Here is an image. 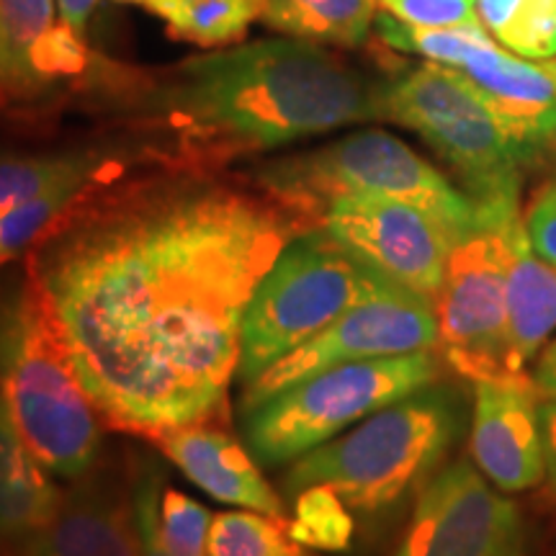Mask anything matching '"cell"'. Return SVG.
I'll return each mask as SVG.
<instances>
[{
  "instance_id": "6da1fadb",
  "label": "cell",
  "mask_w": 556,
  "mask_h": 556,
  "mask_svg": "<svg viewBox=\"0 0 556 556\" xmlns=\"http://www.w3.org/2000/svg\"><path fill=\"white\" fill-rule=\"evenodd\" d=\"M304 227L225 186H170L103 208L29 266L109 426L157 438L227 405L242 317Z\"/></svg>"
},
{
  "instance_id": "7a4b0ae2",
  "label": "cell",
  "mask_w": 556,
  "mask_h": 556,
  "mask_svg": "<svg viewBox=\"0 0 556 556\" xmlns=\"http://www.w3.org/2000/svg\"><path fill=\"white\" fill-rule=\"evenodd\" d=\"M381 90L315 41L266 39L186 60L148 106L186 150L227 157L384 119Z\"/></svg>"
},
{
  "instance_id": "3957f363",
  "label": "cell",
  "mask_w": 556,
  "mask_h": 556,
  "mask_svg": "<svg viewBox=\"0 0 556 556\" xmlns=\"http://www.w3.org/2000/svg\"><path fill=\"white\" fill-rule=\"evenodd\" d=\"M0 394L50 475L75 479L93 467L101 413L75 374L31 266L0 294Z\"/></svg>"
},
{
  "instance_id": "277c9868",
  "label": "cell",
  "mask_w": 556,
  "mask_h": 556,
  "mask_svg": "<svg viewBox=\"0 0 556 556\" xmlns=\"http://www.w3.org/2000/svg\"><path fill=\"white\" fill-rule=\"evenodd\" d=\"M462 433V405L446 387H426L361 420L351 433L296 458L289 495L325 484L348 510L377 516L430 477Z\"/></svg>"
},
{
  "instance_id": "5b68a950",
  "label": "cell",
  "mask_w": 556,
  "mask_h": 556,
  "mask_svg": "<svg viewBox=\"0 0 556 556\" xmlns=\"http://www.w3.org/2000/svg\"><path fill=\"white\" fill-rule=\"evenodd\" d=\"M387 283L325 227L302 229L261 278L242 317V387Z\"/></svg>"
},
{
  "instance_id": "8992f818",
  "label": "cell",
  "mask_w": 556,
  "mask_h": 556,
  "mask_svg": "<svg viewBox=\"0 0 556 556\" xmlns=\"http://www.w3.org/2000/svg\"><path fill=\"white\" fill-rule=\"evenodd\" d=\"M278 206L304 227H323V214L343 193H377L417 206L462 235L477 217V201L458 193L409 144L381 129L348 135L307 155L283 157L261 170Z\"/></svg>"
},
{
  "instance_id": "52a82bcc",
  "label": "cell",
  "mask_w": 556,
  "mask_h": 556,
  "mask_svg": "<svg viewBox=\"0 0 556 556\" xmlns=\"http://www.w3.org/2000/svg\"><path fill=\"white\" fill-rule=\"evenodd\" d=\"M523 219L518 193L477 201V217L451 248L433 307L438 351L458 377L516 381L507 366V270Z\"/></svg>"
},
{
  "instance_id": "ba28073f",
  "label": "cell",
  "mask_w": 556,
  "mask_h": 556,
  "mask_svg": "<svg viewBox=\"0 0 556 556\" xmlns=\"http://www.w3.org/2000/svg\"><path fill=\"white\" fill-rule=\"evenodd\" d=\"M433 353L374 358L312 374L242 413L245 446L263 467H281L358 426L377 409L433 384Z\"/></svg>"
},
{
  "instance_id": "9c48e42d",
  "label": "cell",
  "mask_w": 556,
  "mask_h": 556,
  "mask_svg": "<svg viewBox=\"0 0 556 556\" xmlns=\"http://www.w3.org/2000/svg\"><path fill=\"white\" fill-rule=\"evenodd\" d=\"M381 114L413 129L462 173L471 199L518 193L523 152L479 90L454 67L426 62L381 90Z\"/></svg>"
},
{
  "instance_id": "30bf717a",
  "label": "cell",
  "mask_w": 556,
  "mask_h": 556,
  "mask_svg": "<svg viewBox=\"0 0 556 556\" xmlns=\"http://www.w3.org/2000/svg\"><path fill=\"white\" fill-rule=\"evenodd\" d=\"M438 351L433 302L389 281L377 294L340 315L323 332L287 353L242 387V413L312 374L356 361L413 356Z\"/></svg>"
},
{
  "instance_id": "8fae6325",
  "label": "cell",
  "mask_w": 556,
  "mask_h": 556,
  "mask_svg": "<svg viewBox=\"0 0 556 556\" xmlns=\"http://www.w3.org/2000/svg\"><path fill=\"white\" fill-rule=\"evenodd\" d=\"M323 227L389 281L435 302L456 242L443 222L397 199L343 193L325 208Z\"/></svg>"
},
{
  "instance_id": "7c38bea8",
  "label": "cell",
  "mask_w": 556,
  "mask_h": 556,
  "mask_svg": "<svg viewBox=\"0 0 556 556\" xmlns=\"http://www.w3.org/2000/svg\"><path fill=\"white\" fill-rule=\"evenodd\" d=\"M518 505L492 490L467 462L451 464L422 486L394 556H523Z\"/></svg>"
},
{
  "instance_id": "4fadbf2b",
  "label": "cell",
  "mask_w": 556,
  "mask_h": 556,
  "mask_svg": "<svg viewBox=\"0 0 556 556\" xmlns=\"http://www.w3.org/2000/svg\"><path fill=\"white\" fill-rule=\"evenodd\" d=\"M536 384L477 381L471 417V458L503 492H523L544 482Z\"/></svg>"
},
{
  "instance_id": "5bb4252c",
  "label": "cell",
  "mask_w": 556,
  "mask_h": 556,
  "mask_svg": "<svg viewBox=\"0 0 556 556\" xmlns=\"http://www.w3.org/2000/svg\"><path fill=\"white\" fill-rule=\"evenodd\" d=\"M458 73L479 90L526 160L556 148V67L533 65L495 47L486 39L475 45Z\"/></svg>"
},
{
  "instance_id": "9a60e30c",
  "label": "cell",
  "mask_w": 556,
  "mask_h": 556,
  "mask_svg": "<svg viewBox=\"0 0 556 556\" xmlns=\"http://www.w3.org/2000/svg\"><path fill=\"white\" fill-rule=\"evenodd\" d=\"M157 446L206 495L283 520V500L261 477L248 446H240L225 430L191 422L160 433Z\"/></svg>"
},
{
  "instance_id": "2e32d148",
  "label": "cell",
  "mask_w": 556,
  "mask_h": 556,
  "mask_svg": "<svg viewBox=\"0 0 556 556\" xmlns=\"http://www.w3.org/2000/svg\"><path fill=\"white\" fill-rule=\"evenodd\" d=\"M26 556H142L135 507L96 490L62 497L50 526L26 541Z\"/></svg>"
},
{
  "instance_id": "e0dca14e",
  "label": "cell",
  "mask_w": 556,
  "mask_h": 556,
  "mask_svg": "<svg viewBox=\"0 0 556 556\" xmlns=\"http://www.w3.org/2000/svg\"><path fill=\"white\" fill-rule=\"evenodd\" d=\"M556 332V268L531 250L520 229L507 270V366L516 381H533L528 371Z\"/></svg>"
},
{
  "instance_id": "ac0fdd59",
  "label": "cell",
  "mask_w": 556,
  "mask_h": 556,
  "mask_svg": "<svg viewBox=\"0 0 556 556\" xmlns=\"http://www.w3.org/2000/svg\"><path fill=\"white\" fill-rule=\"evenodd\" d=\"M60 505L62 492L26 446L0 394V539H34L50 526Z\"/></svg>"
},
{
  "instance_id": "d6986e66",
  "label": "cell",
  "mask_w": 556,
  "mask_h": 556,
  "mask_svg": "<svg viewBox=\"0 0 556 556\" xmlns=\"http://www.w3.org/2000/svg\"><path fill=\"white\" fill-rule=\"evenodd\" d=\"M379 0H263V18L304 41L361 47L377 21Z\"/></svg>"
},
{
  "instance_id": "ffe728a7",
  "label": "cell",
  "mask_w": 556,
  "mask_h": 556,
  "mask_svg": "<svg viewBox=\"0 0 556 556\" xmlns=\"http://www.w3.org/2000/svg\"><path fill=\"white\" fill-rule=\"evenodd\" d=\"M101 163L99 152L90 150L0 160V217L58 186L93 184Z\"/></svg>"
},
{
  "instance_id": "44dd1931",
  "label": "cell",
  "mask_w": 556,
  "mask_h": 556,
  "mask_svg": "<svg viewBox=\"0 0 556 556\" xmlns=\"http://www.w3.org/2000/svg\"><path fill=\"white\" fill-rule=\"evenodd\" d=\"M208 556H312L287 520L255 510L219 513L208 528Z\"/></svg>"
},
{
  "instance_id": "7402d4cb",
  "label": "cell",
  "mask_w": 556,
  "mask_h": 556,
  "mask_svg": "<svg viewBox=\"0 0 556 556\" xmlns=\"http://www.w3.org/2000/svg\"><path fill=\"white\" fill-rule=\"evenodd\" d=\"M263 16V0H191L168 18L170 31L180 39L214 47L245 34Z\"/></svg>"
},
{
  "instance_id": "603a6c76",
  "label": "cell",
  "mask_w": 556,
  "mask_h": 556,
  "mask_svg": "<svg viewBox=\"0 0 556 556\" xmlns=\"http://www.w3.org/2000/svg\"><path fill=\"white\" fill-rule=\"evenodd\" d=\"M296 518L289 523L291 536L307 548L345 552L353 539V520L348 505L330 486L315 484L296 492Z\"/></svg>"
},
{
  "instance_id": "cb8c5ba5",
  "label": "cell",
  "mask_w": 556,
  "mask_h": 556,
  "mask_svg": "<svg viewBox=\"0 0 556 556\" xmlns=\"http://www.w3.org/2000/svg\"><path fill=\"white\" fill-rule=\"evenodd\" d=\"M54 0H0V29L9 45L18 90H31L29 58L54 26Z\"/></svg>"
},
{
  "instance_id": "d4e9b609",
  "label": "cell",
  "mask_w": 556,
  "mask_h": 556,
  "mask_svg": "<svg viewBox=\"0 0 556 556\" xmlns=\"http://www.w3.org/2000/svg\"><path fill=\"white\" fill-rule=\"evenodd\" d=\"M212 513L184 492L165 490L157 507V533L170 556H208Z\"/></svg>"
},
{
  "instance_id": "484cf974",
  "label": "cell",
  "mask_w": 556,
  "mask_h": 556,
  "mask_svg": "<svg viewBox=\"0 0 556 556\" xmlns=\"http://www.w3.org/2000/svg\"><path fill=\"white\" fill-rule=\"evenodd\" d=\"M507 50L546 60L556 54V0H520L516 13L497 34Z\"/></svg>"
},
{
  "instance_id": "4316f807",
  "label": "cell",
  "mask_w": 556,
  "mask_h": 556,
  "mask_svg": "<svg viewBox=\"0 0 556 556\" xmlns=\"http://www.w3.org/2000/svg\"><path fill=\"white\" fill-rule=\"evenodd\" d=\"M389 16L420 29H451L477 21L475 0H379Z\"/></svg>"
},
{
  "instance_id": "83f0119b",
  "label": "cell",
  "mask_w": 556,
  "mask_h": 556,
  "mask_svg": "<svg viewBox=\"0 0 556 556\" xmlns=\"http://www.w3.org/2000/svg\"><path fill=\"white\" fill-rule=\"evenodd\" d=\"M160 495H163V482H160L157 471L148 469L144 475H139L135 486V520L139 531V544H142V556H170L165 552L163 541L157 533V507Z\"/></svg>"
},
{
  "instance_id": "f1b7e54d",
  "label": "cell",
  "mask_w": 556,
  "mask_h": 556,
  "mask_svg": "<svg viewBox=\"0 0 556 556\" xmlns=\"http://www.w3.org/2000/svg\"><path fill=\"white\" fill-rule=\"evenodd\" d=\"M528 242L541 261L556 268V178L533 199L523 219Z\"/></svg>"
},
{
  "instance_id": "f546056e",
  "label": "cell",
  "mask_w": 556,
  "mask_h": 556,
  "mask_svg": "<svg viewBox=\"0 0 556 556\" xmlns=\"http://www.w3.org/2000/svg\"><path fill=\"white\" fill-rule=\"evenodd\" d=\"M541 417V441H544V458H546V479L552 492L556 495V400H546L539 407Z\"/></svg>"
},
{
  "instance_id": "4dcf8cb0",
  "label": "cell",
  "mask_w": 556,
  "mask_h": 556,
  "mask_svg": "<svg viewBox=\"0 0 556 556\" xmlns=\"http://www.w3.org/2000/svg\"><path fill=\"white\" fill-rule=\"evenodd\" d=\"M520 0H475L477 21L484 31H492L497 37L505 29V24L516 13Z\"/></svg>"
},
{
  "instance_id": "1f68e13d",
  "label": "cell",
  "mask_w": 556,
  "mask_h": 556,
  "mask_svg": "<svg viewBox=\"0 0 556 556\" xmlns=\"http://www.w3.org/2000/svg\"><path fill=\"white\" fill-rule=\"evenodd\" d=\"M54 3H58L62 24L80 37V34L86 31L90 13H93L96 5H99V0H54Z\"/></svg>"
},
{
  "instance_id": "d6a6232c",
  "label": "cell",
  "mask_w": 556,
  "mask_h": 556,
  "mask_svg": "<svg viewBox=\"0 0 556 556\" xmlns=\"http://www.w3.org/2000/svg\"><path fill=\"white\" fill-rule=\"evenodd\" d=\"M0 88H5V90H18L16 70H13V60H11L9 45H5L3 29H0Z\"/></svg>"
},
{
  "instance_id": "836d02e7",
  "label": "cell",
  "mask_w": 556,
  "mask_h": 556,
  "mask_svg": "<svg viewBox=\"0 0 556 556\" xmlns=\"http://www.w3.org/2000/svg\"><path fill=\"white\" fill-rule=\"evenodd\" d=\"M533 384L536 392L546 400H556V366L554 368H533Z\"/></svg>"
},
{
  "instance_id": "e575fe53",
  "label": "cell",
  "mask_w": 556,
  "mask_h": 556,
  "mask_svg": "<svg viewBox=\"0 0 556 556\" xmlns=\"http://www.w3.org/2000/svg\"><path fill=\"white\" fill-rule=\"evenodd\" d=\"M191 0H148V9L152 13H157L160 18L168 21L173 13H178L184 5H189Z\"/></svg>"
},
{
  "instance_id": "d590c367",
  "label": "cell",
  "mask_w": 556,
  "mask_h": 556,
  "mask_svg": "<svg viewBox=\"0 0 556 556\" xmlns=\"http://www.w3.org/2000/svg\"><path fill=\"white\" fill-rule=\"evenodd\" d=\"M554 366H556V340L546 348L544 356H539L536 368H554Z\"/></svg>"
},
{
  "instance_id": "8d00e7d4",
  "label": "cell",
  "mask_w": 556,
  "mask_h": 556,
  "mask_svg": "<svg viewBox=\"0 0 556 556\" xmlns=\"http://www.w3.org/2000/svg\"><path fill=\"white\" fill-rule=\"evenodd\" d=\"M114 3H131V5L142 3V5H148V0H114Z\"/></svg>"
},
{
  "instance_id": "74e56055",
  "label": "cell",
  "mask_w": 556,
  "mask_h": 556,
  "mask_svg": "<svg viewBox=\"0 0 556 556\" xmlns=\"http://www.w3.org/2000/svg\"><path fill=\"white\" fill-rule=\"evenodd\" d=\"M554 67H556V60H554Z\"/></svg>"
}]
</instances>
